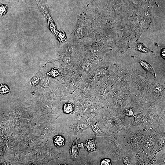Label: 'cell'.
<instances>
[{
  "label": "cell",
  "mask_w": 165,
  "mask_h": 165,
  "mask_svg": "<svg viewBox=\"0 0 165 165\" xmlns=\"http://www.w3.org/2000/svg\"><path fill=\"white\" fill-rule=\"evenodd\" d=\"M97 62L91 59L86 53L80 61L75 72L80 75L85 80L95 68Z\"/></svg>",
  "instance_id": "1"
},
{
  "label": "cell",
  "mask_w": 165,
  "mask_h": 165,
  "mask_svg": "<svg viewBox=\"0 0 165 165\" xmlns=\"http://www.w3.org/2000/svg\"><path fill=\"white\" fill-rule=\"evenodd\" d=\"M84 81L81 75L75 72L63 77V82L72 94Z\"/></svg>",
  "instance_id": "2"
},
{
  "label": "cell",
  "mask_w": 165,
  "mask_h": 165,
  "mask_svg": "<svg viewBox=\"0 0 165 165\" xmlns=\"http://www.w3.org/2000/svg\"><path fill=\"white\" fill-rule=\"evenodd\" d=\"M79 148L78 146L77 138L74 141L70 149V154L71 159L74 161H77L79 157Z\"/></svg>",
  "instance_id": "3"
},
{
  "label": "cell",
  "mask_w": 165,
  "mask_h": 165,
  "mask_svg": "<svg viewBox=\"0 0 165 165\" xmlns=\"http://www.w3.org/2000/svg\"><path fill=\"white\" fill-rule=\"evenodd\" d=\"M85 148L88 153H91L96 151L97 143L95 138H89L84 144Z\"/></svg>",
  "instance_id": "4"
},
{
  "label": "cell",
  "mask_w": 165,
  "mask_h": 165,
  "mask_svg": "<svg viewBox=\"0 0 165 165\" xmlns=\"http://www.w3.org/2000/svg\"><path fill=\"white\" fill-rule=\"evenodd\" d=\"M75 108L72 103L70 102H66L63 103V111L67 114H72L74 113Z\"/></svg>",
  "instance_id": "5"
},
{
  "label": "cell",
  "mask_w": 165,
  "mask_h": 165,
  "mask_svg": "<svg viewBox=\"0 0 165 165\" xmlns=\"http://www.w3.org/2000/svg\"><path fill=\"white\" fill-rule=\"evenodd\" d=\"M53 141L55 145L57 147H63L65 143L64 138L62 135H57L54 136Z\"/></svg>",
  "instance_id": "6"
},
{
  "label": "cell",
  "mask_w": 165,
  "mask_h": 165,
  "mask_svg": "<svg viewBox=\"0 0 165 165\" xmlns=\"http://www.w3.org/2000/svg\"><path fill=\"white\" fill-rule=\"evenodd\" d=\"M88 125L93 130L96 136L102 137L106 135V134L101 131L96 123H88Z\"/></svg>",
  "instance_id": "7"
},
{
  "label": "cell",
  "mask_w": 165,
  "mask_h": 165,
  "mask_svg": "<svg viewBox=\"0 0 165 165\" xmlns=\"http://www.w3.org/2000/svg\"><path fill=\"white\" fill-rule=\"evenodd\" d=\"M140 64L142 67L147 71L156 76V74L152 66L145 61L139 59Z\"/></svg>",
  "instance_id": "8"
},
{
  "label": "cell",
  "mask_w": 165,
  "mask_h": 165,
  "mask_svg": "<svg viewBox=\"0 0 165 165\" xmlns=\"http://www.w3.org/2000/svg\"><path fill=\"white\" fill-rule=\"evenodd\" d=\"M136 49L141 52L144 53H148L151 51L146 47L142 43L138 42L136 47Z\"/></svg>",
  "instance_id": "9"
},
{
  "label": "cell",
  "mask_w": 165,
  "mask_h": 165,
  "mask_svg": "<svg viewBox=\"0 0 165 165\" xmlns=\"http://www.w3.org/2000/svg\"><path fill=\"white\" fill-rule=\"evenodd\" d=\"M10 92V90L6 85L4 84H2L0 85V94H6L9 93Z\"/></svg>",
  "instance_id": "10"
},
{
  "label": "cell",
  "mask_w": 165,
  "mask_h": 165,
  "mask_svg": "<svg viewBox=\"0 0 165 165\" xmlns=\"http://www.w3.org/2000/svg\"><path fill=\"white\" fill-rule=\"evenodd\" d=\"M48 74L51 76L53 77H56L59 75H62L60 70L56 68L52 69Z\"/></svg>",
  "instance_id": "11"
},
{
  "label": "cell",
  "mask_w": 165,
  "mask_h": 165,
  "mask_svg": "<svg viewBox=\"0 0 165 165\" xmlns=\"http://www.w3.org/2000/svg\"><path fill=\"white\" fill-rule=\"evenodd\" d=\"M100 164L102 165H110L111 164V161L109 159L105 158L101 160Z\"/></svg>",
  "instance_id": "12"
},
{
  "label": "cell",
  "mask_w": 165,
  "mask_h": 165,
  "mask_svg": "<svg viewBox=\"0 0 165 165\" xmlns=\"http://www.w3.org/2000/svg\"><path fill=\"white\" fill-rule=\"evenodd\" d=\"M126 113L127 116H132L133 115L134 111L132 109L129 108L126 111Z\"/></svg>",
  "instance_id": "13"
},
{
  "label": "cell",
  "mask_w": 165,
  "mask_h": 165,
  "mask_svg": "<svg viewBox=\"0 0 165 165\" xmlns=\"http://www.w3.org/2000/svg\"><path fill=\"white\" fill-rule=\"evenodd\" d=\"M163 90V89L161 86H157L154 88V91L156 93H159L162 92Z\"/></svg>",
  "instance_id": "14"
},
{
  "label": "cell",
  "mask_w": 165,
  "mask_h": 165,
  "mask_svg": "<svg viewBox=\"0 0 165 165\" xmlns=\"http://www.w3.org/2000/svg\"><path fill=\"white\" fill-rule=\"evenodd\" d=\"M165 49L162 48L161 50V56L163 58H165Z\"/></svg>",
  "instance_id": "15"
}]
</instances>
